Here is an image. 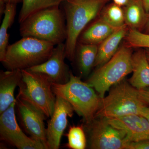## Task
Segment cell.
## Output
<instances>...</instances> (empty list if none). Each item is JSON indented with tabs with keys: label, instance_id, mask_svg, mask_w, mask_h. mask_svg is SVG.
Returning <instances> with one entry per match:
<instances>
[{
	"label": "cell",
	"instance_id": "21",
	"mask_svg": "<svg viewBox=\"0 0 149 149\" xmlns=\"http://www.w3.org/2000/svg\"><path fill=\"white\" fill-rule=\"evenodd\" d=\"M65 0H22V5L18 17L21 23L27 17L39 11L59 6Z\"/></svg>",
	"mask_w": 149,
	"mask_h": 149
},
{
	"label": "cell",
	"instance_id": "17",
	"mask_svg": "<svg viewBox=\"0 0 149 149\" xmlns=\"http://www.w3.org/2000/svg\"><path fill=\"white\" fill-rule=\"evenodd\" d=\"M118 29L99 18L82 32L77 42L99 46Z\"/></svg>",
	"mask_w": 149,
	"mask_h": 149
},
{
	"label": "cell",
	"instance_id": "19",
	"mask_svg": "<svg viewBox=\"0 0 149 149\" xmlns=\"http://www.w3.org/2000/svg\"><path fill=\"white\" fill-rule=\"evenodd\" d=\"M77 52V66L81 75L88 76L94 67L98 46L79 43Z\"/></svg>",
	"mask_w": 149,
	"mask_h": 149
},
{
	"label": "cell",
	"instance_id": "10",
	"mask_svg": "<svg viewBox=\"0 0 149 149\" xmlns=\"http://www.w3.org/2000/svg\"><path fill=\"white\" fill-rule=\"evenodd\" d=\"M16 100L17 111L24 131L48 149L47 128L44 123L47 117L42 111L27 102L17 98Z\"/></svg>",
	"mask_w": 149,
	"mask_h": 149
},
{
	"label": "cell",
	"instance_id": "23",
	"mask_svg": "<svg viewBox=\"0 0 149 149\" xmlns=\"http://www.w3.org/2000/svg\"><path fill=\"white\" fill-rule=\"evenodd\" d=\"M67 136V146L71 149H85L86 147V136L82 125H72L70 127Z\"/></svg>",
	"mask_w": 149,
	"mask_h": 149
},
{
	"label": "cell",
	"instance_id": "28",
	"mask_svg": "<svg viewBox=\"0 0 149 149\" xmlns=\"http://www.w3.org/2000/svg\"><path fill=\"white\" fill-rule=\"evenodd\" d=\"M113 2L120 6H125L131 0H113Z\"/></svg>",
	"mask_w": 149,
	"mask_h": 149
},
{
	"label": "cell",
	"instance_id": "7",
	"mask_svg": "<svg viewBox=\"0 0 149 149\" xmlns=\"http://www.w3.org/2000/svg\"><path fill=\"white\" fill-rule=\"evenodd\" d=\"M109 91L108 95L102 98L95 117L112 118L128 114L140 115L142 108L146 106L140 98L139 90L125 79Z\"/></svg>",
	"mask_w": 149,
	"mask_h": 149
},
{
	"label": "cell",
	"instance_id": "29",
	"mask_svg": "<svg viewBox=\"0 0 149 149\" xmlns=\"http://www.w3.org/2000/svg\"><path fill=\"white\" fill-rule=\"evenodd\" d=\"M143 33L145 34L149 35V13L148 14V19H147L146 23L145 25L143 30Z\"/></svg>",
	"mask_w": 149,
	"mask_h": 149
},
{
	"label": "cell",
	"instance_id": "24",
	"mask_svg": "<svg viewBox=\"0 0 149 149\" xmlns=\"http://www.w3.org/2000/svg\"><path fill=\"white\" fill-rule=\"evenodd\" d=\"M124 40L129 47L149 48V35L138 30L129 29Z\"/></svg>",
	"mask_w": 149,
	"mask_h": 149
},
{
	"label": "cell",
	"instance_id": "14",
	"mask_svg": "<svg viewBox=\"0 0 149 149\" xmlns=\"http://www.w3.org/2000/svg\"><path fill=\"white\" fill-rule=\"evenodd\" d=\"M22 78L20 70L0 72V113L16 101L14 93Z\"/></svg>",
	"mask_w": 149,
	"mask_h": 149
},
{
	"label": "cell",
	"instance_id": "16",
	"mask_svg": "<svg viewBox=\"0 0 149 149\" xmlns=\"http://www.w3.org/2000/svg\"><path fill=\"white\" fill-rule=\"evenodd\" d=\"M129 29L125 24L115 31L99 45L94 67L98 68L102 66L114 55Z\"/></svg>",
	"mask_w": 149,
	"mask_h": 149
},
{
	"label": "cell",
	"instance_id": "11",
	"mask_svg": "<svg viewBox=\"0 0 149 149\" xmlns=\"http://www.w3.org/2000/svg\"><path fill=\"white\" fill-rule=\"evenodd\" d=\"M74 110L65 100L56 96L54 109L47 128L48 149H58L63 134L66 129L68 118L73 116Z\"/></svg>",
	"mask_w": 149,
	"mask_h": 149
},
{
	"label": "cell",
	"instance_id": "31",
	"mask_svg": "<svg viewBox=\"0 0 149 149\" xmlns=\"http://www.w3.org/2000/svg\"><path fill=\"white\" fill-rule=\"evenodd\" d=\"M22 0H0V1L6 3H13L16 4L17 3L21 2Z\"/></svg>",
	"mask_w": 149,
	"mask_h": 149
},
{
	"label": "cell",
	"instance_id": "27",
	"mask_svg": "<svg viewBox=\"0 0 149 149\" xmlns=\"http://www.w3.org/2000/svg\"><path fill=\"white\" fill-rule=\"evenodd\" d=\"M141 115L143 116L148 120L149 123V107L146 106L144 107L141 112Z\"/></svg>",
	"mask_w": 149,
	"mask_h": 149
},
{
	"label": "cell",
	"instance_id": "12",
	"mask_svg": "<svg viewBox=\"0 0 149 149\" xmlns=\"http://www.w3.org/2000/svg\"><path fill=\"white\" fill-rule=\"evenodd\" d=\"M56 46L47 60L27 70L45 74L53 83L65 84L69 81L71 72L68 65L65 62L66 58L65 43H61Z\"/></svg>",
	"mask_w": 149,
	"mask_h": 149
},
{
	"label": "cell",
	"instance_id": "13",
	"mask_svg": "<svg viewBox=\"0 0 149 149\" xmlns=\"http://www.w3.org/2000/svg\"><path fill=\"white\" fill-rule=\"evenodd\" d=\"M106 118L112 125L125 131L126 144L149 140V123L142 116L130 114Z\"/></svg>",
	"mask_w": 149,
	"mask_h": 149
},
{
	"label": "cell",
	"instance_id": "1",
	"mask_svg": "<svg viewBox=\"0 0 149 149\" xmlns=\"http://www.w3.org/2000/svg\"><path fill=\"white\" fill-rule=\"evenodd\" d=\"M110 0H65L66 20V58L72 61L75 58L78 38L89 22L99 16Z\"/></svg>",
	"mask_w": 149,
	"mask_h": 149
},
{
	"label": "cell",
	"instance_id": "8",
	"mask_svg": "<svg viewBox=\"0 0 149 149\" xmlns=\"http://www.w3.org/2000/svg\"><path fill=\"white\" fill-rule=\"evenodd\" d=\"M86 124L89 133L90 148L125 149V131L112 125L105 118L95 117Z\"/></svg>",
	"mask_w": 149,
	"mask_h": 149
},
{
	"label": "cell",
	"instance_id": "18",
	"mask_svg": "<svg viewBox=\"0 0 149 149\" xmlns=\"http://www.w3.org/2000/svg\"><path fill=\"white\" fill-rule=\"evenodd\" d=\"M125 24L129 29L143 32L148 19L143 0H131L123 7Z\"/></svg>",
	"mask_w": 149,
	"mask_h": 149
},
{
	"label": "cell",
	"instance_id": "20",
	"mask_svg": "<svg viewBox=\"0 0 149 149\" xmlns=\"http://www.w3.org/2000/svg\"><path fill=\"white\" fill-rule=\"evenodd\" d=\"M16 4L6 3L4 17L0 27V61H3L8 47L9 35L8 31L13 23L16 15Z\"/></svg>",
	"mask_w": 149,
	"mask_h": 149
},
{
	"label": "cell",
	"instance_id": "30",
	"mask_svg": "<svg viewBox=\"0 0 149 149\" xmlns=\"http://www.w3.org/2000/svg\"><path fill=\"white\" fill-rule=\"evenodd\" d=\"M145 10L148 13H149V0H143Z\"/></svg>",
	"mask_w": 149,
	"mask_h": 149
},
{
	"label": "cell",
	"instance_id": "22",
	"mask_svg": "<svg viewBox=\"0 0 149 149\" xmlns=\"http://www.w3.org/2000/svg\"><path fill=\"white\" fill-rule=\"evenodd\" d=\"M99 17L100 19L115 28H120L125 24L123 7L113 2L105 6Z\"/></svg>",
	"mask_w": 149,
	"mask_h": 149
},
{
	"label": "cell",
	"instance_id": "3",
	"mask_svg": "<svg viewBox=\"0 0 149 149\" xmlns=\"http://www.w3.org/2000/svg\"><path fill=\"white\" fill-rule=\"evenodd\" d=\"M52 90L56 96L62 98L70 104L74 111L83 117L86 124L95 117L102 98L94 88L80 77L70 72L69 81L63 84L53 83Z\"/></svg>",
	"mask_w": 149,
	"mask_h": 149
},
{
	"label": "cell",
	"instance_id": "9",
	"mask_svg": "<svg viewBox=\"0 0 149 149\" xmlns=\"http://www.w3.org/2000/svg\"><path fill=\"white\" fill-rule=\"evenodd\" d=\"M15 106L16 101L0 113L1 140L19 149H46L42 143L27 136L22 130L17 120Z\"/></svg>",
	"mask_w": 149,
	"mask_h": 149
},
{
	"label": "cell",
	"instance_id": "6",
	"mask_svg": "<svg viewBox=\"0 0 149 149\" xmlns=\"http://www.w3.org/2000/svg\"><path fill=\"white\" fill-rule=\"evenodd\" d=\"M132 48L125 44L119 48L109 61L97 68L87 83L98 93L101 98L113 85L120 83L132 72Z\"/></svg>",
	"mask_w": 149,
	"mask_h": 149
},
{
	"label": "cell",
	"instance_id": "32",
	"mask_svg": "<svg viewBox=\"0 0 149 149\" xmlns=\"http://www.w3.org/2000/svg\"><path fill=\"white\" fill-rule=\"evenodd\" d=\"M145 51L146 55L147 58L149 62V48H145Z\"/></svg>",
	"mask_w": 149,
	"mask_h": 149
},
{
	"label": "cell",
	"instance_id": "2",
	"mask_svg": "<svg viewBox=\"0 0 149 149\" xmlns=\"http://www.w3.org/2000/svg\"><path fill=\"white\" fill-rule=\"evenodd\" d=\"M65 20V15L59 6L45 9L32 14L20 23V35L57 45L66 40Z\"/></svg>",
	"mask_w": 149,
	"mask_h": 149
},
{
	"label": "cell",
	"instance_id": "25",
	"mask_svg": "<svg viewBox=\"0 0 149 149\" xmlns=\"http://www.w3.org/2000/svg\"><path fill=\"white\" fill-rule=\"evenodd\" d=\"M125 149H149V140L130 142L126 144Z\"/></svg>",
	"mask_w": 149,
	"mask_h": 149
},
{
	"label": "cell",
	"instance_id": "5",
	"mask_svg": "<svg viewBox=\"0 0 149 149\" xmlns=\"http://www.w3.org/2000/svg\"><path fill=\"white\" fill-rule=\"evenodd\" d=\"M22 78L18 87L16 98L32 105L47 118L53 113L56 96L52 90L53 82L45 74L22 70Z\"/></svg>",
	"mask_w": 149,
	"mask_h": 149
},
{
	"label": "cell",
	"instance_id": "26",
	"mask_svg": "<svg viewBox=\"0 0 149 149\" xmlns=\"http://www.w3.org/2000/svg\"><path fill=\"white\" fill-rule=\"evenodd\" d=\"M139 94L141 100L149 107V87L139 90Z\"/></svg>",
	"mask_w": 149,
	"mask_h": 149
},
{
	"label": "cell",
	"instance_id": "15",
	"mask_svg": "<svg viewBox=\"0 0 149 149\" xmlns=\"http://www.w3.org/2000/svg\"><path fill=\"white\" fill-rule=\"evenodd\" d=\"M132 76L129 83L138 90L149 87V62L145 49L139 48L133 54Z\"/></svg>",
	"mask_w": 149,
	"mask_h": 149
},
{
	"label": "cell",
	"instance_id": "4",
	"mask_svg": "<svg viewBox=\"0 0 149 149\" xmlns=\"http://www.w3.org/2000/svg\"><path fill=\"white\" fill-rule=\"evenodd\" d=\"M54 48V45L46 41L22 37L8 46L2 63L8 70L28 69L47 60Z\"/></svg>",
	"mask_w": 149,
	"mask_h": 149
}]
</instances>
